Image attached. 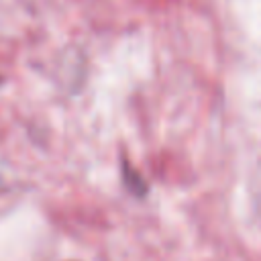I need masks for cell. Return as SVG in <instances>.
I'll use <instances>...</instances> for the list:
<instances>
[{
  "label": "cell",
  "mask_w": 261,
  "mask_h": 261,
  "mask_svg": "<svg viewBox=\"0 0 261 261\" xmlns=\"http://www.w3.org/2000/svg\"><path fill=\"white\" fill-rule=\"evenodd\" d=\"M0 86H2V75H0Z\"/></svg>",
  "instance_id": "obj_2"
},
{
  "label": "cell",
  "mask_w": 261,
  "mask_h": 261,
  "mask_svg": "<svg viewBox=\"0 0 261 261\" xmlns=\"http://www.w3.org/2000/svg\"><path fill=\"white\" fill-rule=\"evenodd\" d=\"M122 171H124V181H126V186L130 188V192H135V194H145V190H147V186H145V181L137 175V171L128 165V163H124L122 165Z\"/></svg>",
  "instance_id": "obj_1"
}]
</instances>
